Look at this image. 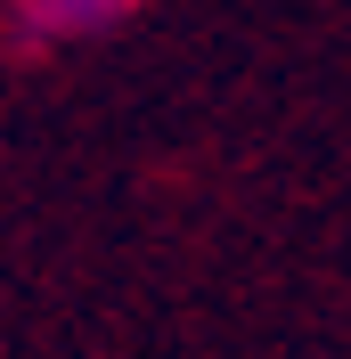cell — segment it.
Wrapping results in <instances>:
<instances>
[{"mask_svg":"<svg viewBox=\"0 0 351 359\" xmlns=\"http://www.w3.org/2000/svg\"><path fill=\"white\" fill-rule=\"evenodd\" d=\"M147 0H0V57L8 66H49L66 49L114 41L123 25H139Z\"/></svg>","mask_w":351,"mask_h":359,"instance_id":"6da1fadb","label":"cell"}]
</instances>
